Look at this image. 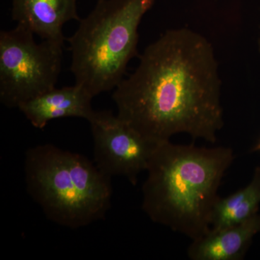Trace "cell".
Listing matches in <instances>:
<instances>
[{"mask_svg":"<svg viewBox=\"0 0 260 260\" xmlns=\"http://www.w3.org/2000/svg\"><path fill=\"white\" fill-rule=\"evenodd\" d=\"M221 81L212 44L198 32L167 30L114 89L120 119L155 144L184 133L215 143L224 125Z\"/></svg>","mask_w":260,"mask_h":260,"instance_id":"1","label":"cell"},{"mask_svg":"<svg viewBox=\"0 0 260 260\" xmlns=\"http://www.w3.org/2000/svg\"><path fill=\"white\" fill-rule=\"evenodd\" d=\"M234 159L225 147L160 143L146 171L142 209L154 223L199 239L210 232L219 186Z\"/></svg>","mask_w":260,"mask_h":260,"instance_id":"2","label":"cell"},{"mask_svg":"<svg viewBox=\"0 0 260 260\" xmlns=\"http://www.w3.org/2000/svg\"><path fill=\"white\" fill-rule=\"evenodd\" d=\"M24 173L29 194L61 226H87L110 209L112 178L81 154L52 144L37 145L25 153Z\"/></svg>","mask_w":260,"mask_h":260,"instance_id":"3","label":"cell"},{"mask_svg":"<svg viewBox=\"0 0 260 260\" xmlns=\"http://www.w3.org/2000/svg\"><path fill=\"white\" fill-rule=\"evenodd\" d=\"M155 0H99L68 42L75 84L96 96L114 90L138 54V28Z\"/></svg>","mask_w":260,"mask_h":260,"instance_id":"4","label":"cell"},{"mask_svg":"<svg viewBox=\"0 0 260 260\" xmlns=\"http://www.w3.org/2000/svg\"><path fill=\"white\" fill-rule=\"evenodd\" d=\"M21 25L0 32V100L8 108L55 88L61 73L64 42H36Z\"/></svg>","mask_w":260,"mask_h":260,"instance_id":"5","label":"cell"},{"mask_svg":"<svg viewBox=\"0 0 260 260\" xmlns=\"http://www.w3.org/2000/svg\"><path fill=\"white\" fill-rule=\"evenodd\" d=\"M93 140V161L109 177H123L133 185L146 172L155 144L111 111H95L88 121Z\"/></svg>","mask_w":260,"mask_h":260,"instance_id":"6","label":"cell"},{"mask_svg":"<svg viewBox=\"0 0 260 260\" xmlns=\"http://www.w3.org/2000/svg\"><path fill=\"white\" fill-rule=\"evenodd\" d=\"M91 95L86 89L73 86L54 88L22 104L18 109L34 127L43 129L49 121L78 117L88 121L95 110Z\"/></svg>","mask_w":260,"mask_h":260,"instance_id":"7","label":"cell"},{"mask_svg":"<svg viewBox=\"0 0 260 260\" xmlns=\"http://www.w3.org/2000/svg\"><path fill=\"white\" fill-rule=\"evenodd\" d=\"M78 0H13L12 17L42 40L64 42L63 27L80 20Z\"/></svg>","mask_w":260,"mask_h":260,"instance_id":"8","label":"cell"},{"mask_svg":"<svg viewBox=\"0 0 260 260\" xmlns=\"http://www.w3.org/2000/svg\"><path fill=\"white\" fill-rule=\"evenodd\" d=\"M260 233V214L242 223L213 230L193 240L187 255L192 260H242Z\"/></svg>","mask_w":260,"mask_h":260,"instance_id":"9","label":"cell"},{"mask_svg":"<svg viewBox=\"0 0 260 260\" xmlns=\"http://www.w3.org/2000/svg\"><path fill=\"white\" fill-rule=\"evenodd\" d=\"M260 167L254 171L247 186L226 198L219 197L210 215V229L213 230L242 223L259 212Z\"/></svg>","mask_w":260,"mask_h":260,"instance_id":"10","label":"cell"},{"mask_svg":"<svg viewBox=\"0 0 260 260\" xmlns=\"http://www.w3.org/2000/svg\"><path fill=\"white\" fill-rule=\"evenodd\" d=\"M253 151H260V138L259 140V143H257V145L254 147V149H253Z\"/></svg>","mask_w":260,"mask_h":260,"instance_id":"11","label":"cell"},{"mask_svg":"<svg viewBox=\"0 0 260 260\" xmlns=\"http://www.w3.org/2000/svg\"><path fill=\"white\" fill-rule=\"evenodd\" d=\"M258 47H259V51H260V37L259 39V42H258Z\"/></svg>","mask_w":260,"mask_h":260,"instance_id":"12","label":"cell"}]
</instances>
